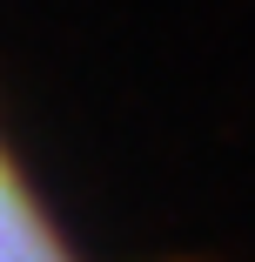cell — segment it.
I'll return each mask as SVG.
<instances>
[{
  "mask_svg": "<svg viewBox=\"0 0 255 262\" xmlns=\"http://www.w3.org/2000/svg\"><path fill=\"white\" fill-rule=\"evenodd\" d=\"M0 262H87L7 135H0Z\"/></svg>",
  "mask_w": 255,
  "mask_h": 262,
  "instance_id": "cell-1",
  "label": "cell"
}]
</instances>
